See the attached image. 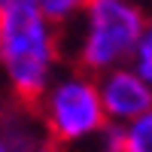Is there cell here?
<instances>
[{
  "instance_id": "9",
  "label": "cell",
  "mask_w": 152,
  "mask_h": 152,
  "mask_svg": "<svg viewBox=\"0 0 152 152\" xmlns=\"http://www.w3.org/2000/svg\"><path fill=\"white\" fill-rule=\"evenodd\" d=\"M131 67L140 73L143 79H146V85L152 88V18L146 21L143 37H140V43H137L134 55H131Z\"/></svg>"
},
{
  "instance_id": "1",
  "label": "cell",
  "mask_w": 152,
  "mask_h": 152,
  "mask_svg": "<svg viewBox=\"0 0 152 152\" xmlns=\"http://www.w3.org/2000/svg\"><path fill=\"white\" fill-rule=\"evenodd\" d=\"M61 28L31 0L0 9V73L18 104H34L61 70Z\"/></svg>"
},
{
  "instance_id": "10",
  "label": "cell",
  "mask_w": 152,
  "mask_h": 152,
  "mask_svg": "<svg viewBox=\"0 0 152 152\" xmlns=\"http://www.w3.org/2000/svg\"><path fill=\"white\" fill-rule=\"evenodd\" d=\"M0 152H9V143H6V137L0 134Z\"/></svg>"
},
{
  "instance_id": "7",
  "label": "cell",
  "mask_w": 152,
  "mask_h": 152,
  "mask_svg": "<svg viewBox=\"0 0 152 152\" xmlns=\"http://www.w3.org/2000/svg\"><path fill=\"white\" fill-rule=\"evenodd\" d=\"M31 3L40 9L52 24H58V28H70V24L79 18V12L85 9L88 0H31Z\"/></svg>"
},
{
  "instance_id": "6",
  "label": "cell",
  "mask_w": 152,
  "mask_h": 152,
  "mask_svg": "<svg viewBox=\"0 0 152 152\" xmlns=\"http://www.w3.org/2000/svg\"><path fill=\"white\" fill-rule=\"evenodd\" d=\"M55 152H125V137L119 125H104L97 134H91L88 140H79L73 146H55Z\"/></svg>"
},
{
  "instance_id": "4",
  "label": "cell",
  "mask_w": 152,
  "mask_h": 152,
  "mask_svg": "<svg viewBox=\"0 0 152 152\" xmlns=\"http://www.w3.org/2000/svg\"><path fill=\"white\" fill-rule=\"evenodd\" d=\"M94 79H97V94H100L104 116L110 125L125 128L128 122L140 119L146 110H152V88L131 64L110 67L97 73Z\"/></svg>"
},
{
  "instance_id": "3",
  "label": "cell",
  "mask_w": 152,
  "mask_h": 152,
  "mask_svg": "<svg viewBox=\"0 0 152 152\" xmlns=\"http://www.w3.org/2000/svg\"><path fill=\"white\" fill-rule=\"evenodd\" d=\"M34 104L37 122L43 125L52 146H73L79 140H88L107 125L104 104L97 94V79L82 67L58 70Z\"/></svg>"
},
{
  "instance_id": "5",
  "label": "cell",
  "mask_w": 152,
  "mask_h": 152,
  "mask_svg": "<svg viewBox=\"0 0 152 152\" xmlns=\"http://www.w3.org/2000/svg\"><path fill=\"white\" fill-rule=\"evenodd\" d=\"M0 134L6 137L9 152H55L43 125L28 119L24 113H6L0 119Z\"/></svg>"
},
{
  "instance_id": "11",
  "label": "cell",
  "mask_w": 152,
  "mask_h": 152,
  "mask_svg": "<svg viewBox=\"0 0 152 152\" xmlns=\"http://www.w3.org/2000/svg\"><path fill=\"white\" fill-rule=\"evenodd\" d=\"M12 3V0H0V9H3V6H9Z\"/></svg>"
},
{
  "instance_id": "8",
  "label": "cell",
  "mask_w": 152,
  "mask_h": 152,
  "mask_svg": "<svg viewBox=\"0 0 152 152\" xmlns=\"http://www.w3.org/2000/svg\"><path fill=\"white\" fill-rule=\"evenodd\" d=\"M122 137H125V152H152V110L128 122L122 128Z\"/></svg>"
},
{
  "instance_id": "2",
  "label": "cell",
  "mask_w": 152,
  "mask_h": 152,
  "mask_svg": "<svg viewBox=\"0 0 152 152\" xmlns=\"http://www.w3.org/2000/svg\"><path fill=\"white\" fill-rule=\"evenodd\" d=\"M149 12L137 0H88L70 28V58L88 73H104L110 67L131 64V55L143 37Z\"/></svg>"
}]
</instances>
